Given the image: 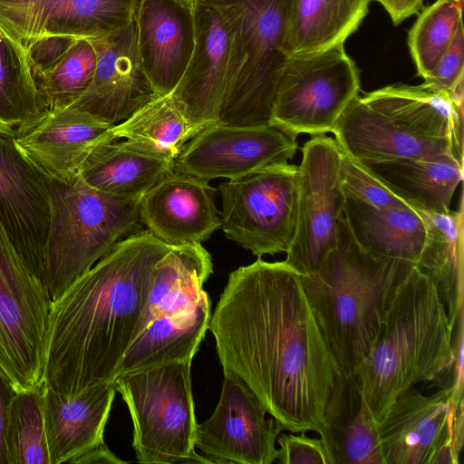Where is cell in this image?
Masks as SVG:
<instances>
[{"label":"cell","mask_w":464,"mask_h":464,"mask_svg":"<svg viewBox=\"0 0 464 464\" xmlns=\"http://www.w3.org/2000/svg\"><path fill=\"white\" fill-rule=\"evenodd\" d=\"M208 329L223 372L239 377L284 430L322 431L341 369L298 271L261 257L232 271Z\"/></svg>","instance_id":"6da1fadb"},{"label":"cell","mask_w":464,"mask_h":464,"mask_svg":"<svg viewBox=\"0 0 464 464\" xmlns=\"http://www.w3.org/2000/svg\"><path fill=\"white\" fill-rule=\"evenodd\" d=\"M171 246L148 229L117 243L53 301L44 383L64 394L113 382L142 332L158 262Z\"/></svg>","instance_id":"7a4b0ae2"},{"label":"cell","mask_w":464,"mask_h":464,"mask_svg":"<svg viewBox=\"0 0 464 464\" xmlns=\"http://www.w3.org/2000/svg\"><path fill=\"white\" fill-rule=\"evenodd\" d=\"M414 265L363 251L343 216L336 246L316 272L301 275L314 318L342 372L353 373L368 356L398 285Z\"/></svg>","instance_id":"3957f363"},{"label":"cell","mask_w":464,"mask_h":464,"mask_svg":"<svg viewBox=\"0 0 464 464\" xmlns=\"http://www.w3.org/2000/svg\"><path fill=\"white\" fill-rule=\"evenodd\" d=\"M453 328L437 289L414 265L398 285L370 353L353 372L378 424L401 392L431 382L450 363Z\"/></svg>","instance_id":"277c9868"},{"label":"cell","mask_w":464,"mask_h":464,"mask_svg":"<svg viewBox=\"0 0 464 464\" xmlns=\"http://www.w3.org/2000/svg\"><path fill=\"white\" fill-rule=\"evenodd\" d=\"M331 132L356 160L453 156L463 161V103L423 83L393 84L358 95Z\"/></svg>","instance_id":"5b68a950"},{"label":"cell","mask_w":464,"mask_h":464,"mask_svg":"<svg viewBox=\"0 0 464 464\" xmlns=\"http://www.w3.org/2000/svg\"><path fill=\"white\" fill-rule=\"evenodd\" d=\"M212 272L211 256L201 244L171 246L156 265L142 332L117 374L192 362L211 319V303L203 285Z\"/></svg>","instance_id":"8992f818"},{"label":"cell","mask_w":464,"mask_h":464,"mask_svg":"<svg viewBox=\"0 0 464 464\" xmlns=\"http://www.w3.org/2000/svg\"><path fill=\"white\" fill-rule=\"evenodd\" d=\"M47 179L50 218L43 283L53 301L117 243L140 230V198H121L89 186L79 174Z\"/></svg>","instance_id":"52a82bcc"},{"label":"cell","mask_w":464,"mask_h":464,"mask_svg":"<svg viewBox=\"0 0 464 464\" xmlns=\"http://www.w3.org/2000/svg\"><path fill=\"white\" fill-rule=\"evenodd\" d=\"M217 8L231 35L228 84L218 121L267 125L285 51L289 0H199Z\"/></svg>","instance_id":"ba28073f"},{"label":"cell","mask_w":464,"mask_h":464,"mask_svg":"<svg viewBox=\"0 0 464 464\" xmlns=\"http://www.w3.org/2000/svg\"><path fill=\"white\" fill-rule=\"evenodd\" d=\"M191 362H173L116 375L128 406L137 460L143 464L209 463L195 451L197 424Z\"/></svg>","instance_id":"9c48e42d"},{"label":"cell","mask_w":464,"mask_h":464,"mask_svg":"<svg viewBox=\"0 0 464 464\" xmlns=\"http://www.w3.org/2000/svg\"><path fill=\"white\" fill-rule=\"evenodd\" d=\"M359 91V70L343 44L289 56L268 125L294 138L331 132Z\"/></svg>","instance_id":"30bf717a"},{"label":"cell","mask_w":464,"mask_h":464,"mask_svg":"<svg viewBox=\"0 0 464 464\" xmlns=\"http://www.w3.org/2000/svg\"><path fill=\"white\" fill-rule=\"evenodd\" d=\"M52 304L0 223V367L16 392L44 382Z\"/></svg>","instance_id":"8fae6325"},{"label":"cell","mask_w":464,"mask_h":464,"mask_svg":"<svg viewBox=\"0 0 464 464\" xmlns=\"http://www.w3.org/2000/svg\"><path fill=\"white\" fill-rule=\"evenodd\" d=\"M296 169L276 165L220 183L227 238L258 258L286 252L296 223Z\"/></svg>","instance_id":"7c38bea8"},{"label":"cell","mask_w":464,"mask_h":464,"mask_svg":"<svg viewBox=\"0 0 464 464\" xmlns=\"http://www.w3.org/2000/svg\"><path fill=\"white\" fill-rule=\"evenodd\" d=\"M342 150L335 140L316 135L302 149L296 169V223L287 264L301 275L316 272L336 246L343 216Z\"/></svg>","instance_id":"4fadbf2b"},{"label":"cell","mask_w":464,"mask_h":464,"mask_svg":"<svg viewBox=\"0 0 464 464\" xmlns=\"http://www.w3.org/2000/svg\"><path fill=\"white\" fill-rule=\"evenodd\" d=\"M458 406L441 389L401 392L378 424L384 464H459L464 431L454 425Z\"/></svg>","instance_id":"5bb4252c"},{"label":"cell","mask_w":464,"mask_h":464,"mask_svg":"<svg viewBox=\"0 0 464 464\" xmlns=\"http://www.w3.org/2000/svg\"><path fill=\"white\" fill-rule=\"evenodd\" d=\"M237 375L226 372L212 415L197 424L195 446L209 463L271 464L276 439L284 430Z\"/></svg>","instance_id":"9a60e30c"},{"label":"cell","mask_w":464,"mask_h":464,"mask_svg":"<svg viewBox=\"0 0 464 464\" xmlns=\"http://www.w3.org/2000/svg\"><path fill=\"white\" fill-rule=\"evenodd\" d=\"M298 145L270 125L215 122L200 130L174 160V170L207 181L237 179L255 170L289 163Z\"/></svg>","instance_id":"2e32d148"},{"label":"cell","mask_w":464,"mask_h":464,"mask_svg":"<svg viewBox=\"0 0 464 464\" xmlns=\"http://www.w3.org/2000/svg\"><path fill=\"white\" fill-rule=\"evenodd\" d=\"M112 125L72 106L47 109L14 131L22 156L46 179L67 183L102 146Z\"/></svg>","instance_id":"e0dca14e"},{"label":"cell","mask_w":464,"mask_h":464,"mask_svg":"<svg viewBox=\"0 0 464 464\" xmlns=\"http://www.w3.org/2000/svg\"><path fill=\"white\" fill-rule=\"evenodd\" d=\"M49 218L46 178L18 151L14 130L0 128V223L42 282Z\"/></svg>","instance_id":"ac0fdd59"},{"label":"cell","mask_w":464,"mask_h":464,"mask_svg":"<svg viewBox=\"0 0 464 464\" xmlns=\"http://www.w3.org/2000/svg\"><path fill=\"white\" fill-rule=\"evenodd\" d=\"M89 40L97 57L94 74L85 92L70 106L113 126L159 94L141 63L134 16L124 27Z\"/></svg>","instance_id":"d6986e66"},{"label":"cell","mask_w":464,"mask_h":464,"mask_svg":"<svg viewBox=\"0 0 464 464\" xmlns=\"http://www.w3.org/2000/svg\"><path fill=\"white\" fill-rule=\"evenodd\" d=\"M195 44L187 68L170 93L186 118L203 129L218 121L228 84L229 28L219 11L193 3Z\"/></svg>","instance_id":"ffe728a7"},{"label":"cell","mask_w":464,"mask_h":464,"mask_svg":"<svg viewBox=\"0 0 464 464\" xmlns=\"http://www.w3.org/2000/svg\"><path fill=\"white\" fill-rule=\"evenodd\" d=\"M216 192L208 181L173 170L140 198V221L171 246L201 244L222 224Z\"/></svg>","instance_id":"44dd1931"},{"label":"cell","mask_w":464,"mask_h":464,"mask_svg":"<svg viewBox=\"0 0 464 464\" xmlns=\"http://www.w3.org/2000/svg\"><path fill=\"white\" fill-rule=\"evenodd\" d=\"M133 16L145 72L159 95L169 94L180 81L194 49L193 3L138 0Z\"/></svg>","instance_id":"7402d4cb"},{"label":"cell","mask_w":464,"mask_h":464,"mask_svg":"<svg viewBox=\"0 0 464 464\" xmlns=\"http://www.w3.org/2000/svg\"><path fill=\"white\" fill-rule=\"evenodd\" d=\"M44 429L51 464L70 463L103 441L116 394L113 382L64 394L43 382Z\"/></svg>","instance_id":"603a6c76"},{"label":"cell","mask_w":464,"mask_h":464,"mask_svg":"<svg viewBox=\"0 0 464 464\" xmlns=\"http://www.w3.org/2000/svg\"><path fill=\"white\" fill-rule=\"evenodd\" d=\"M319 434L329 464H384L378 423L354 373L337 374Z\"/></svg>","instance_id":"cb8c5ba5"},{"label":"cell","mask_w":464,"mask_h":464,"mask_svg":"<svg viewBox=\"0 0 464 464\" xmlns=\"http://www.w3.org/2000/svg\"><path fill=\"white\" fill-rule=\"evenodd\" d=\"M357 161L411 208L429 214L448 213L453 194L463 180V161L453 156Z\"/></svg>","instance_id":"d4e9b609"},{"label":"cell","mask_w":464,"mask_h":464,"mask_svg":"<svg viewBox=\"0 0 464 464\" xmlns=\"http://www.w3.org/2000/svg\"><path fill=\"white\" fill-rule=\"evenodd\" d=\"M24 47L34 83L48 109L70 106L85 92L97 62L89 39L44 36Z\"/></svg>","instance_id":"484cf974"},{"label":"cell","mask_w":464,"mask_h":464,"mask_svg":"<svg viewBox=\"0 0 464 464\" xmlns=\"http://www.w3.org/2000/svg\"><path fill=\"white\" fill-rule=\"evenodd\" d=\"M344 196L345 222L363 251L416 264L425 244L426 225L415 209L407 204L379 207Z\"/></svg>","instance_id":"4316f807"},{"label":"cell","mask_w":464,"mask_h":464,"mask_svg":"<svg viewBox=\"0 0 464 464\" xmlns=\"http://www.w3.org/2000/svg\"><path fill=\"white\" fill-rule=\"evenodd\" d=\"M137 1L44 0L28 16L17 40L24 45L44 36H105L130 23Z\"/></svg>","instance_id":"83f0119b"},{"label":"cell","mask_w":464,"mask_h":464,"mask_svg":"<svg viewBox=\"0 0 464 464\" xmlns=\"http://www.w3.org/2000/svg\"><path fill=\"white\" fill-rule=\"evenodd\" d=\"M174 170V160L130 141L109 142L85 162L80 175L92 188L121 198H141Z\"/></svg>","instance_id":"f1b7e54d"},{"label":"cell","mask_w":464,"mask_h":464,"mask_svg":"<svg viewBox=\"0 0 464 464\" xmlns=\"http://www.w3.org/2000/svg\"><path fill=\"white\" fill-rule=\"evenodd\" d=\"M417 212L426 225V240L415 266L437 289L454 327L464 310L463 199L461 197L457 211Z\"/></svg>","instance_id":"f546056e"},{"label":"cell","mask_w":464,"mask_h":464,"mask_svg":"<svg viewBox=\"0 0 464 464\" xmlns=\"http://www.w3.org/2000/svg\"><path fill=\"white\" fill-rule=\"evenodd\" d=\"M372 0H289L288 56L343 44L361 25Z\"/></svg>","instance_id":"4dcf8cb0"},{"label":"cell","mask_w":464,"mask_h":464,"mask_svg":"<svg viewBox=\"0 0 464 464\" xmlns=\"http://www.w3.org/2000/svg\"><path fill=\"white\" fill-rule=\"evenodd\" d=\"M200 130L186 118L170 93L156 96L111 129L115 140L125 139L171 160Z\"/></svg>","instance_id":"1f68e13d"},{"label":"cell","mask_w":464,"mask_h":464,"mask_svg":"<svg viewBox=\"0 0 464 464\" xmlns=\"http://www.w3.org/2000/svg\"><path fill=\"white\" fill-rule=\"evenodd\" d=\"M47 109L32 76L25 47L0 27V128L15 131Z\"/></svg>","instance_id":"d6a6232c"},{"label":"cell","mask_w":464,"mask_h":464,"mask_svg":"<svg viewBox=\"0 0 464 464\" xmlns=\"http://www.w3.org/2000/svg\"><path fill=\"white\" fill-rule=\"evenodd\" d=\"M43 383L16 392L5 430L7 464H51L43 407Z\"/></svg>","instance_id":"836d02e7"},{"label":"cell","mask_w":464,"mask_h":464,"mask_svg":"<svg viewBox=\"0 0 464 464\" xmlns=\"http://www.w3.org/2000/svg\"><path fill=\"white\" fill-rule=\"evenodd\" d=\"M464 0H437L422 8L408 34L417 74L425 79L450 46L463 24Z\"/></svg>","instance_id":"e575fe53"},{"label":"cell","mask_w":464,"mask_h":464,"mask_svg":"<svg viewBox=\"0 0 464 464\" xmlns=\"http://www.w3.org/2000/svg\"><path fill=\"white\" fill-rule=\"evenodd\" d=\"M341 177L343 191L359 200L374 206H400L406 204L356 160L342 150Z\"/></svg>","instance_id":"d590c367"},{"label":"cell","mask_w":464,"mask_h":464,"mask_svg":"<svg viewBox=\"0 0 464 464\" xmlns=\"http://www.w3.org/2000/svg\"><path fill=\"white\" fill-rule=\"evenodd\" d=\"M463 343L464 310L458 315L452 332L451 362L446 369L431 382L432 386H436L448 393L450 402L455 406L463 402Z\"/></svg>","instance_id":"8d00e7d4"},{"label":"cell","mask_w":464,"mask_h":464,"mask_svg":"<svg viewBox=\"0 0 464 464\" xmlns=\"http://www.w3.org/2000/svg\"><path fill=\"white\" fill-rule=\"evenodd\" d=\"M464 74V28L459 27L455 37L423 84L437 92H449Z\"/></svg>","instance_id":"74e56055"},{"label":"cell","mask_w":464,"mask_h":464,"mask_svg":"<svg viewBox=\"0 0 464 464\" xmlns=\"http://www.w3.org/2000/svg\"><path fill=\"white\" fill-rule=\"evenodd\" d=\"M276 461L282 464H329L321 439L300 435L279 434Z\"/></svg>","instance_id":"f35d334b"},{"label":"cell","mask_w":464,"mask_h":464,"mask_svg":"<svg viewBox=\"0 0 464 464\" xmlns=\"http://www.w3.org/2000/svg\"><path fill=\"white\" fill-rule=\"evenodd\" d=\"M44 0H0V27L12 37L18 36L28 16Z\"/></svg>","instance_id":"ab89813d"},{"label":"cell","mask_w":464,"mask_h":464,"mask_svg":"<svg viewBox=\"0 0 464 464\" xmlns=\"http://www.w3.org/2000/svg\"><path fill=\"white\" fill-rule=\"evenodd\" d=\"M15 393L12 382L0 367V464H7L5 430L10 405Z\"/></svg>","instance_id":"60d3db41"},{"label":"cell","mask_w":464,"mask_h":464,"mask_svg":"<svg viewBox=\"0 0 464 464\" xmlns=\"http://www.w3.org/2000/svg\"><path fill=\"white\" fill-rule=\"evenodd\" d=\"M381 4L389 14L392 24L399 25L410 16L419 14L424 0H373Z\"/></svg>","instance_id":"b9f144b4"},{"label":"cell","mask_w":464,"mask_h":464,"mask_svg":"<svg viewBox=\"0 0 464 464\" xmlns=\"http://www.w3.org/2000/svg\"><path fill=\"white\" fill-rule=\"evenodd\" d=\"M70 463L73 464H96V463H110L121 464L126 463L116 457L106 446L104 441L96 444L90 449L84 450L80 455L75 457Z\"/></svg>","instance_id":"7bdbcfd3"},{"label":"cell","mask_w":464,"mask_h":464,"mask_svg":"<svg viewBox=\"0 0 464 464\" xmlns=\"http://www.w3.org/2000/svg\"><path fill=\"white\" fill-rule=\"evenodd\" d=\"M188 1H190L191 3H194V2H196L197 0H188Z\"/></svg>","instance_id":"ee69618b"}]
</instances>
